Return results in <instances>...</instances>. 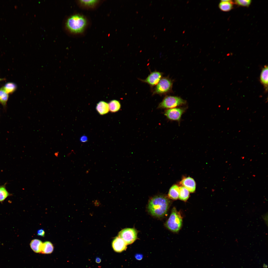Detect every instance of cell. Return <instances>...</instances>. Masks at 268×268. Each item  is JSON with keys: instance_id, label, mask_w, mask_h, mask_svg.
Masks as SVG:
<instances>
[{"instance_id": "ac0fdd59", "label": "cell", "mask_w": 268, "mask_h": 268, "mask_svg": "<svg viewBox=\"0 0 268 268\" xmlns=\"http://www.w3.org/2000/svg\"><path fill=\"white\" fill-rule=\"evenodd\" d=\"M189 196V192L184 187L181 186L179 187V198L181 200L185 201L188 199Z\"/></svg>"}, {"instance_id": "603a6c76", "label": "cell", "mask_w": 268, "mask_h": 268, "mask_svg": "<svg viewBox=\"0 0 268 268\" xmlns=\"http://www.w3.org/2000/svg\"><path fill=\"white\" fill-rule=\"evenodd\" d=\"M97 0H80V2L83 4L87 6L94 5L98 1Z\"/></svg>"}, {"instance_id": "7a4b0ae2", "label": "cell", "mask_w": 268, "mask_h": 268, "mask_svg": "<svg viewBox=\"0 0 268 268\" xmlns=\"http://www.w3.org/2000/svg\"><path fill=\"white\" fill-rule=\"evenodd\" d=\"M87 24L86 20L83 16L75 14L70 16L66 23V27L71 32L79 33L82 32Z\"/></svg>"}, {"instance_id": "ba28073f", "label": "cell", "mask_w": 268, "mask_h": 268, "mask_svg": "<svg viewBox=\"0 0 268 268\" xmlns=\"http://www.w3.org/2000/svg\"><path fill=\"white\" fill-rule=\"evenodd\" d=\"M185 111L184 108L175 107L167 110L165 112V115L169 120L179 121Z\"/></svg>"}, {"instance_id": "44dd1931", "label": "cell", "mask_w": 268, "mask_h": 268, "mask_svg": "<svg viewBox=\"0 0 268 268\" xmlns=\"http://www.w3.org/2000/svg\"><path fill=\"white\" fill-rule=\"evenodd\" d=\"M9 195L5 187H0V202H2Z\"/></svg>"}, {"instance_id": "d6986e66", "label": "cell", "mask_w": 268, "mask_h": 268, "mask_svg": "<svg viewBox=\"0 0 268 268\" xmlns=\"http://www.w3.org/2000/svg\"><path fill=\"white\" fill-rule=\"evenodd\" d=\"M3 88L5 92L8 94L14 92L16 90V87L15 84L9 82L6 84Z\"/></svg>"}, {"instance_id": "2e32d148", "label": "cell", "mask_w": 268, "mask_h": 268, "mask_svg": "<svg viewBox=\"0 0 268 268\" xmlns=\"http://www.w3.org/2000/svg\"><path fill=\"white\" fill-rule=\"evenodd\" d=\"M109 111L112 112H116L119 111L121 108L120 102L116 100H113L108 103Z\"/></svg>"}, {"instance_id": "e0dca14e", "label": "cell", "mask_w": 268, "mask_h": 268, "mask_svg": "<svg viewBox=\"0 0 268 268\" xmlns=\"http://www.w3.org/2000/svg\"><path fill=\"white\" fill-rule=\"evenodd\" d=\"M54 249L52 243L49 241H46L43 243L41 253L44 254H49L52 253Z\"/></svg>"}, {"instance_id": "7c38bea8", "label": "cell", "mask_w": 268, "mask_h": 268, "mask_svg": "<svg viewBox=\"0 0 268 268\" xmlns=\"http://www.w3.org/2000/svg\"><path fill=\"white\" fill-rule=\"evenodd\" d=\"M234 3L232 0H221L219 4V7L223 11H228L232 9Z\"/></svg>"}, {"instance_id": "5bb4252c", "label": "cell", "mask_w": 268, "mask_h": 268, "mask_svg": "<svg viewBox=\"0 0 268 268\" xmlns=\"http://www.w3.org/2000/svg\"><path fill=\"white\" fill-rule=\"evenodd\" d=\"M43 243L40 240L34 239L31 241L30 245L34 252L36 253H40L41 251Z\"/></svg>"}, {"instance_id": "9c48e42d", "label": "cell", "mask_w": 268, "mask_h": 268, "mask_svg": "<svg viewBox=\"0 0 268 268\" xmlns=\"http://www.w3.org/2000/svg\"><path fill=\"white\" fill-rule=\"evenodd\" d=\"M127 244L124 240L119 236L116 237L112 242V246L114 250L117 252H121L125 250Z\"/></svg>"}, {"instance_id": "7402d4cb", "label": "cell", "mask_w": 268, "mask_h": 268, "mask_svg": "<svg viewBox=\"0 0 268 268\" xmlns=\"http://www.w3.org/2000/svg\"><path fill=\"white\" fill-rule=\"evenodd\" d=\"M234 1L235 3L239 5L248 7L251 3V0H235Z\"/></svg>"}, {"instance_id": "cb8c5ba5", "label": "cell", "mask_w": 268, "mask_h": 268, "mask_svg": "<svg viewBox=\"0 0 268 268\" xmlns=\"http://www.w3.org/2000/svg\"><path fill=\"white\" fill-rule=\"evenodd\" d=\"M45 234V232L43 229H41L38 230L37 231V234L38 235L41 236H44Z\"/></svg>"}, {"instance_id": "5b68a950", "label": "cell", "mask_w": 268, "mask_h": 268, "mask_svg": "<svg viewBox=\"0 0 268 268\" xmlns=\"http://www.w3.org/2000/svg\"><path fill=\"white\" fill-rule=\"evenodd\" d=\"M172 85V82L169 78H162L152 89V95H162L167 94L170 91Z\"/></svg>"}, {"instance_id": "ffe728a7", "label": "cell", "mask_w": 268, "mask_h": 268, "mask_svg": "<svg viewBox=\"0 0 268 268\" xmlns=\"http://www.w3.org/2000/svg\"><path fill=\"white\" fill-rule=\"evenodd\" d=\"M8 94L5 92L3 88L0 89V102L3 105H5L8 98Z\"/></svg>"}, {"instance_id": "d4e9b609", "label": "cell", "mask_w": 268, "mask_h": 268, "mask_svg": "<svg viewBox=\"0 0 268 268\" xmlns=\"http://www.w3.org/2000/svg\"><path fill=\"white\" fill-rule=\"evenodd\" d=\"M88 140L87 137L85 135H83L82 136L80 139V140L82 142H86Z\"/></svg>"}, {"instance_id": "6da1fadb", "label": "cell", "mask_w": 268, "mask_h": 268, "mask_svg": "<svg viewBox=\"0 0 268 268\" xmlns=\"http://www.w3.org/2000/svg\"><path fill=\"white\" fill-rule=\"evenodd\" d=\"M170 203L168 197L163 195H157L149 200L147 210L152 216L158 218H162L166 214Z\"/></svg>"}, {"instance_id": "8992f818", "label": "cell", "mask_w": 268, "mask_h": 268, "mask_svg": "<svg viewBox=\"0 0 268 268\" xmlns=\"http://www.w3.org/2000/svg\"><path fill=\"white\" fill-rule=\"evenodd\" d=\"M138 232L134 228H126L120 231L118 236L122 238L127 245L132 244L137 239Z\"/></svg>"}, {"instance_id": "277c9868", "label": "cell", "mask_w": 268, "mask_h": 268, "mask_svg": "<svg viewBox=\"0 0 268 268\" xmlns=\"http://www.w3.org/2000/svg\"><path fill=\"white\" fill-rule=\"evenodd\" d=\"M186 101L181 98L176 96H167L159 104L158 108L169 109L185 104Z\"/></svg>"}, {"instance_id": "4316f807", "label": "cell", "mask_w": 268, "mask_h": 268, "mask_svg": "<svg viewBox=\"0 0 268 268\" xmlns=\"http://www.w3.org/2000/svg\"><path fill=\"white\" fill-rule=\"evenodd\" d=\"M101 259L99 257H97L96 259V262L98 263H100L101 262Z\"/></svg>"}, {"instance_id": "4fadbf2b", "label": "cell", "mask_w": 268, "mask_h": 268, "mask_svg": "<svg viewBox=\"0 0 268 268\" xmlns=\"http://www.w3.org/2000/svg\"><path fill=\"white\" fill-rule=\"evenodd\" d=\"M179 187L176 184L172 185L170 188L168 193V197L173 200H177L179 198Z\"/></svg>"}, {"instance_id": "83f0119b", "label": "cell", "mask_w": 268, "mask_h": 268, "mask_svg": "<svg viewBox=\"0 0 268 268\" xmlns=\"http://www.w3.org/2000/svg\"><path fill=\"white\" fill-rule=\"evenodd\" d=\"M4 80L3 79L0 78V81L2 80Z\"/></svg>"}, {"instance_id": "9a60e30c", "label": "cell", "mask_w": 268, "mask_h": 268, "mask_svg": "<svg viewBox=\"0 0 268 268\" xmlns=\"http://www.w3.org/2000/svg\"><path fill=\"white\" fill-rule=\"evenodd\" d=\"M260 80L266 90H267L268 77V67L267 66H265L262 69L260 75Z\"/></svg>"}, {"instance_id": "8fae6325", "label": "cell", "mask_w": 268, "mask_h": 268, "mask_svg": "<svg viewBox=\"0 0 268 268\" xmlns=\"http://www.w3.org/2000/svg\"><path fill=\"white\" fill-rule=\"evenodd\" d=\"M96 109L99 114L101 115L107 113L109 111L108 104L103 101H100L97 104Z\"/></svg>"}, {"instance_id": "52a82bcc", "label": "cell", "mask_w": 268, "mask_h": 268, "mask_svg": "<svg viewBox=\"0 0 268 268\" xmlns=\"http://www.w3.org/2000/svg\"><path fill=\"white\" fill-rule=\"evenodd\" d=\"M163 75L162 72L155 70L151 72L145 79H139L142 82L147 84L152 88L158 83L162 78Z\"/></svg>"}, {"instance_id": "484cf974", "label": "cell", "mask_w": 268, "mask_h": 268, "mask_svg": "<svg viewBox=\"0 0 268 268\" xmlns=\"http://www.w3.org/2000/svg\"><path fill=\"white\" fill-rule=\"evenodd\" d=\"M135 257L138 260H141L143 256L141 254H137L135 255Z\"/></svg>"}, {"instance_id": "3957f363", "label": "cell", "mask_w": 268, "mask_h": 268, "mask_svg": "<svg viewBox=\"0 0 268 268\" xmlns=\"http://www.w3.org/2000/svg\"><path fill=\"white\" fill-rule=\"evenodd\" d=\"M182 225V218L179 212L175 207L172 209L169 218L165 225L171 232L177 233L181 229Z\"/></svg>"}, {"instance_id": "30bf717a", "label": "cell", "mask_w": 268, "mask_h": 268, "mask_svg": "<svg viewBox=\"0 0 268 268\" xmlns=\"http://www.w3.org/2000/svg\"><path fill=\"white\" fill-rule=\"evenodd\" d=\"M181 186L187 189L189 192L194 193L196 189V183L194 179L190 177L183 178L180 182Z\"/></svg>"}]
</instances>
